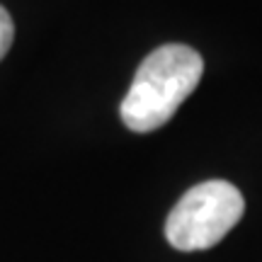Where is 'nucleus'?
<instances>
[{"label": "nucleus", "instance_id": "1", "mask_svg": "<svg viewBox=\"0 0 262 262\" xmlns=\"http://www.w3.org/2000/svg\"><path fill=\"white\" fill-rule=\"evenodd\" d=\"M204 75V58L187 44H163L141 61L119 114L136 134L156 131L175 117Z\"/></svg>", "mask_w": 262, "mask_h": 262}, {"label": "nucleus", "instance_id": "2", "mask_svg": "<svg viewBox=\"0 0 262 262\" xmlns=\"http://www.w3.org/2000/svg\"><path fill=\"white\" fill-rule=\"evenodd\" d=\"M245 211L241 189L226 180H206L180 196L165 221V238L175 250L194 253L221 243Z\"/></svg>", "mask_w": 262, "mask_h": 262}, {"label": "nucleus", "instance_id": "3", "mask_svg": "<svg viewBox=\"0 0 262 262\" xmlns=\"http://www.w3.org/2000/svg\"><path fill=\"white\" fill-rule=\"evenodd\" d=\"M12 39H15V25L10 12L0 5V58H5V54L12 47Z\"/></svg>", "mask_w": 262, "mask_h": 262}]
</instances>
